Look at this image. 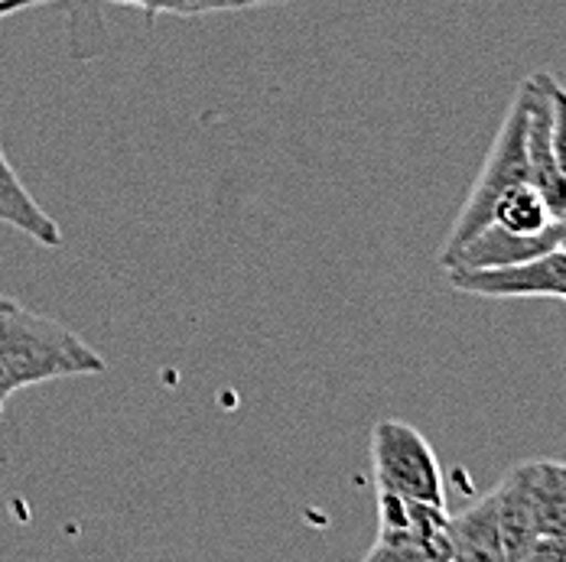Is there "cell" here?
Instances as JSON below:
<instances>
[{"label": "cell", "instance_id": "7c38bea8", "mask_svg": "<svg viewBox=\"0 0 566 562\" xmlns=\"http://www.w3.org/2000/svg\"><path fill=\"white\" fill-rule=\"evenodd\" d=\"M120 7H137L144 10V17H206V13H231V10H248V7H261L264 0H108Z\"/></svg>", "mask_w": 566, "mask_h": 562}, {"label": "cell", "instance_id": "52a82bcc", "mask_svg": "<svg viewBox=\"0 0 566 562\" xmlns=\"http://www.w3.org/2000/svg\"><path fill=\"white\" fill-rule=\"evenodd\" d=\"M554 247H560V219L537 234H514L492 222L475 237H469L440 267L443 271H495V267H514V264L534 261Z\"/></svg>", "mask_w": 566, "mask_h": 562}, {"label": "cell", "instance_id": "ba28073f", "mask_svg": "<svg viewBox=\"0 0 566 562\" xmlns=\"http://www.w3.org/2000/svg\"><path fill=\"white\" fill-rule=\"evenodd\" d=\"M527 95V127H524V147H527V163H531V182L541 189L547 199L554 219L566 215V176L557 167L554 144H551V98L541 82V75H527L521 82Z\"/></svg>", "mask_w": 566, "mask_h": 562}, {"label": "cell", "instance_id": "5bb4252c", "mask_svg": "<svg viewBox=\"0 0 566 562\" xmlns=\"http://www.w3.org/2000/svg\"><path fill=\"white\" fill-rule=\"evenodd\" d=\"M40 3H50V0H0V20L17 10H27V7H40Z\"/></svg>", "mask_w": 566, "mask_h": 562}, {"label": "cell", "instance_id": "8992f818", "mask_svg": "<svg viewBox=\"0 0 566 562\" xmlns=\"http://www.w3.org/2000/svg\"><path fill=\"white\" fill-rule=\"evenodd\" d=\"M459 293L485 299H566V247H554L534 261L495 271H447Z\"/></svg>", "mask_w": 566, "mask_h": 562}, {"label": "cell", "instance_id": "9c48e42d", "mask_svg": "<svg viewBox=\"0 0 566 562\" xmlns=\"http://www.w3.org/2000/svg\"><path fill=\"white\" fill-rule=\"evenodd\" d=\"M0 225L27 234L30 241H36L40 247H50V251L62 247V241H65L56 219L33 199V192L17 176V169L10 167L3 147H0Z\"/></svg>", "mask_w": 566, "mask_h": 562}, {"label": "cell", "instance_id": "6da1fadb", "mask_svg": "<svg viewBox=\"0 0 566 562\" xmlns=\"http://www.w3.org/2000/svg\"><path fill=\"white\" fill-rule=\"evenodd\" d=\"M105 371V358L85 338L10 296H0V416L10 396L27 388Z\"/></svg>", "mask_w": 566, "mask_h": 562}, {"label": "cell", "instance_id": "4fadbf2b", "mask_svg": "<svg viewBox=\"0 0 566 562\" xmlns=\"http://www.w3.org/2000/svg\"><path fill=\"white\" fill-rule=\"evenodd\" d=\"M544 88H547V98H551V144H554V157H557V167L566 176V88L551 75V72H537Z\"/></svg>", "mask_w": 566, "mask_h": 562}, {"label": "cell", "instance_id": "7a4b0ae2", "mask_svg": "<svg viewBox=\"0 0 566 562\" xmlns=\"http://www.w3.org/2000/svg\"><path fill=\"white\" fill-rule=\"evenodd\" d=\"M524 127H527V95L524 88L517 85L514 92V102H511L509 114L502 120V130L485 157V163L479 169V179L475 185L469 189L459 215H455L453 227H450V237L443 241L440 247V264L455 254L469 237H475L482 227L492 225V212L499 205V199L521 185V182H531V163H527V147H524Z\"/></svg>", "mask_w": 566, "mask_h": 562}, {"label": "cell", "instance_id": "9a60e30c", "mask_svg": "<svg viewBox=\"0 0 566 562\" xmlns=\"http://www.w3.org/2000/svg\"><path fill=\"white\" fill-rule=\"evenodd\" d=\"M264 3H281V0H264Z\"/></svg>", "mask_w": 566, "mask_h": 562}, {"label": "cell", "instance_id": "30bf717a", "mask_svg": "<svg viewBox=\"0 0 566 562\" xmlns=\"http://www.w3.org/2000/svg\"><path fill=\"white\" fill-rule=\"evenodd\" d=\"M450 543H453V560L505 562L499 510H495L492 495H485L479 505L465 507L462 513L450 517Z\"/></svg>", "mask_w": 566, "mask_h": 562}, {"label": "cell", "instance_id": "8fae6325", "mask_svg": "<svg viewBox=\"0 0 566 562\" xmlns=\"http://www.w3.org/2000/svg\"><path fill=\"white\" fill-rule=\"evenodd\" d=\"M492 222L505 231H514V234H537L547 225H554L557 219H554L547 199L541 195V189L534 182H521L499 199Z\"/></svg>", "mask_w": 566, "mask_h": 562}, {"label": "cell", "instance_id": "5b68a950", "mask_svg": "<svg viewBox=\"0 0 566 562\" xmlns=\"http://www.w3.org/2000/svg\"><path fill=\"white\" fill-rule=\"evenodd\" d=\"M521 481L531 520V560H566V465L524 462L511 468Z\"/></svg>", "mask_w": 566, "mask_h": 562}, {"label": "cell", "instance_id": "3957f363", "mask_svg": "<svg viewBox=\"0 0 566 562\" xmlns=\"http://www.w3.org/2000/svg\"><path fill=\"white\" fill-rule=\"evenodd\" d=\"M371 465L378 495L447 507V481L427 436L400 420H381L371 430Z\"/></svg>", "mask_w": 566, "mask_h": 562}, {"label": "cell", "instance_id": "277c9868", "mask_svg": "<svg viewBox=\"0 0 566 562\" xmlns=\"http://www.w3.org/2000/svg\"><path fill=\"white\" fill-rule=\"evenodd\" d=\"M368 562L453 560L447 507L378 495V537L365 553Z\"/></svg>", "mask_w": 566, "mask_h": 562}]
</instances>
